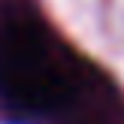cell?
<instances>
[{
    "instance_id": "6da1fadb",
    "label": "cell",
    "mask_w": 124,
    "mask_h": 124,
    "mask_svg": "<svg viewBox=\"0 0 124 124\" xmlns=\"http://www.w3.org/2000/svg\"><path fill=\"white\" fill-rule=\"evenodd\" d=\"M0 94L24 109H52L64 97V76L33 18L0 21Z\"/></svg>"
}]
</instances>
